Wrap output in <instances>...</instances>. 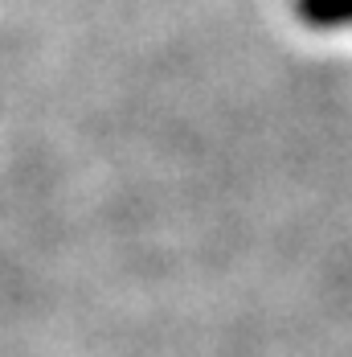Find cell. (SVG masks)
<instances>
[{"label":"cell","mask_w":352,"mask_h":357,"mask_svg":"<svg viewBox=\"0 0 352 357\" xmlns=\"http://www.w3.org/2000/svg\"><path fill=\"white\" fill-rule=\"evenodd\" d=\"M295 13L312 29H344V25H352V0H295Z\"/></svg>","instance_id":"cell-1"}]
</instances>
